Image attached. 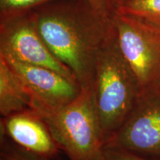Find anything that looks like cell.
Masks as SVG:
<instances>
[{
    "label": "cell",
    "mask_w": 160,
    "mask_h": 160,
    "mask_svg": "<svg viewBox=\"0 0 160 160\" xmlns=\"http://www.w3.org/2000/svg\"><path fill=\"white\" fill-rule=\"evenodd\" d=\"M39 31L82 89H91L98 58L115 31L111 14L88 0H55L34 10Z\"/></svg>",
    "instance_id": "cell-1"
},
{
    "label": "cell",
    "mask_w": 160,
    "mask_h": 160,
    "mask_svg": "<svg viewBox=\"0 0 160 160\" xmlns=\"http://www.w3.org/2000/svg\"><path fill=\"white\" fill-rule=\"evenodd\" d=\"M91 91L105 143L122 125L141 93L120 50L116 31L98 58Z\"/></svg>",
    "instance_id": "cell-2"
},
{
    "label": "cell",
    "mask_w": 160,
    "mask_h": 160,
    "mask_svg": "<svg viewBox=\"0 0 160 160\" xmlns=\"http://www.w3.org/2000/svg\"><path fill=\"white\" fill-rule=\"evenodd\" d=\"M70 160H102L105 141L91 89H82L69 105L54 111H36Z\"/></svg>",
    "instance_id": "cell-3"
},
{
    "label": "cell",
    "mask_w": 160,
    "mask_h": 160,
    "mask_svg": "<svg viewBox=\"0 0 160 160\" xmlns=\"http://www.w3.org/2000/svg\"><path fill=\"white\" fill-rule=\"evenodd\" d=\"M112 19L120 50L141 91L160 83V28L141 18L117 11Z\"/></svg>",
    "instance_id": "cell-4"
},
{
    "label": "cell",
    "mask_w": 160,
    "mask_h": 160,
    "mask_svg": "<svg viewBox=\"0 0 160 160\" xmlns=\"http://www.w3.org/2000/svg\"><path fill=\"white\" fill-rule=\"evenodd\" d=\"M0 55L54 70L75 79L70 69L54 57L43 40L34 10L0 17Z\"/></svg>",
    "instance_id": "cell-5"
},
{
    "label": "cell",
    "mask_w": 160,
    "mask_h": 160,
    "mask_svg": "<svg viewBox=\"0 0 160 160\" xmlns=\"http://www.w3.org/2000/svg\"><path fill=\"white\" fill-rule=\"evenodd\" d=\"M105 145L160 160V84L141 91L131 113Z\"/></svg>",
    "instance_id": "cell-6"
},
{
    "label": "cell",
    "mask_w": 160,
    "mask_h": 160,
    "mask_svg": "<svg viewBox=\"0 0 160 160\" xmlns=\"http://www.w3.org/2000/svg\"><path fill=\"white\" fill-rule=\"evenodd\" d=\"M2 57L22 80L33 99L35 111H54L74 101L82 91L77 80L42 66Z\"/></svg>",
    "instance_id": "cell-7"
},
{
    "label": "cell",
    "mask_w": 160,
    "mask_h": 160,
    "mask_svg": "<svg viewBox=\"0 0 160 160\" xmlns=\"http://www.w3.org/2000/svg\"><path fill=\"white\" fill-rule=\"evenodd\" d=\"M0 132L21 148L50 160L62 151L45 120L33 109L2 117Z\"/></svg>",
    "instance_id": "cell-8"
},
{
    "label": "cell",
    "mask_w": 160,
    "mask_h": 160,
    "mask_svg": "<svg viewBox=\"0 0 160 160\" xmlns=\"http://www.w3.org/2000/svg\"><path fill=\"white\" fill-rule=\"evenodd\" d=\"M33 97L22 80L0 56V113L5 117L33 109Z\"/></svg>",
    "instance_id": "cell-9"
},
{
    "label": "cell",
    "mask_w": 160,
    "mask_h": 160,
    "mask_svg": "<svg viewBox=\"0 0 160 160\" xmlns=\"http://www.w3.org/2000/svg\"><path fill=\"white\" fill-rule=\"evenodd\" d=\"M115 11L141 18L160 28V0H130Z\"/></svg>",
    "instance_id": "cell-10"
},
{
    "label": "cell",
    "mask_w": 160,
    "mask_h": 160,
    "mask_svg": "<svg viewBox=\"0 0 160 160\" xmlns=\"http://www.w3.org/2000/svg\"><path fill=\"white\" fill-rule=\"evenodd\" d=\"M0 160H50L25 151L1 135Z\"/></svg>",
    "instance_id": "cell-11"
},
{
    "label": "cell",
    "mask_w": 160,
    "mask_h": 160,
    "mask_svg": "<svg viewBox=\"0 0 160 160\" xmlns=\"http://www.w3.org/2000/svg\"><path fill=\"white\" fill-rule=\"evenodd\" d=\"M55 0H0V17L33 11Z\"/></svg>",
    "instance_id": "cell-12"
},
{
    "label": "cell",
    "mask_w": 160,
    "mask_h": 160,
    "mask_svg": "<svg viewBox=\"0 0 160 160\" xmlns=\"http://www.w3.org/2000/svg\"><path fill=\"white\" fill-rule=\"evenodd\" d=\"M102 160H159L140 156L128 150L115 146L105 145Z\"/></svg>",
    "instance_id": "cell-13"
},
{
    "label": "cell",
    "mask_w": 160,
    "mask_h": 160,
    "mask_svg": "<svg viewBox=\"0 0 160 160\" xmlns=\"http://www.w3.org/2000/svg\"><path fill=\"white\" fill-rule=\"evenodd\" d=\"M93 5V8L105 14H111L112 13L108 5L105 0H88Z\"/></svg>",
    "instance_id": "cell-14"
},
{
    "label": "cell",
    "mask_w": 160,
    "mask_h": 160,
    "mask_svg": "<svg viewBox=\"0 0 160 160\" xmlns=\"http://www.w3.org/2000/svg\"><path fill=\"white\" fill-rule=\"evenodd\" d=\"M108 5L111 11H115L120 7H122L123 5H125L126 2H129L130 0H105Z\"/></svg>",
    "instance_id": "cell-15"
},
{
    "label": "cell",
    "mask_w": 160,
    "mask_h": 160,
    "mask_svg": "<svg viewBox=\"0 0 160 160\" xmlns=\"http://www.w3.org/2000/svg\"><path fill=\"white\" fill-rule=\"evenodd\" d=\"M159 84H160V83H159Z\"/></svg>",
    "instance_id": "cell-16"
}]
</instances>
